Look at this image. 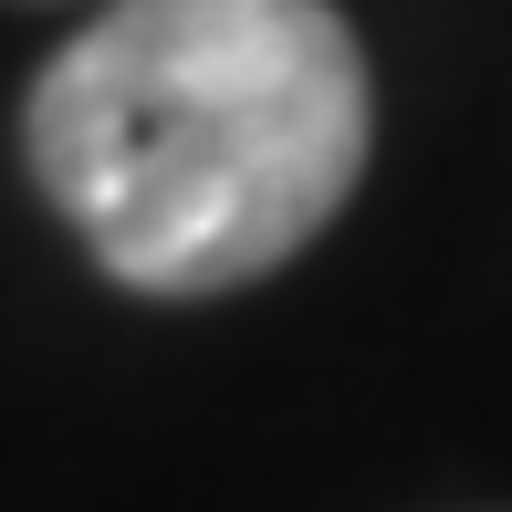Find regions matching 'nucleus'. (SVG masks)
Segmentation results:
<instances>
[{
    "instance_id": "1",
    "label": "nucleus",
    "mask_w": 512,
    "mask_h": 512,
    "mask_svg": "<svg viewBox=\"0 0 512 512\" xmlns=\"http://www.w3.org/2000/svg\"><path fill=\"white\" fill-rule=\"evenodd\" d=\"M21 147L126 293L199 304L324 241L377 84L335 0H115L42 63Z\"/></svg>"
}]
</instances>
